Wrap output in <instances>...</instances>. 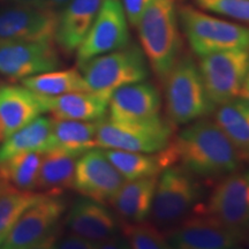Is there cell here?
I'll return each mask as SVG.
<instances>
[{
	"instance_id": "21",
	"label": "cell",
	"mask_w": 249,
	"mask_h": 249,
	"mask_svg": "<svg viewBox=\"0 0 249 249\" xmlns=\"http://www.w3.org/2000/svg\"><path fill=\"white\" fill-rule=\"evenodd\" d=\"M158 176L126 180L110 201L117 216L124 223L144 222L150 217Z\"/></svg>"
},
{
	"instance_id": "17",
	"label": "cell",
	"mask_w": 249,
	"mask_h": 249,
	"mask_svg": "<svg viewBox=\"0 0 249 249\" xmlns=\"http://www.w3.org/2000/svg\"><path fill=\"white\" fill-rule=\"evenodd\" d=\"M161 99L152 83L124 86L112 92L108 102V119L119 124L144 123L160 117Z\"/></svg>"
},
{
	"instance_id": "14",
	"label": "cell",
	"mask_w": 249,
	"mask_h": 249,
	"mask_svg": "<svg viewBox=\"0 0 249 249\" xmlns=\"http://www.w3.org/2000/svg\"><path fill=\"white\" fill-rule=\"evenodd\" d=\"M124 181L104 150L93 148L77 158L73 188L85 197L110 203Z\"/></svg>"
},
{
	"instance_id": "19",
	"label": "cell",
	"mask_w": 249,
	"mask_h": 249,
	"mask_svg": "<svg viewBox=\"0 0 249 249\" xmlns=\"http://www.w3.org/2000/svg\"><path fill=\"white\" fill-rule=\"evenodd\" d=\"M103 0H70L58 14L54 40L65 53L76 51L88 34Z\"/></svg>"
},
{
	"instance_id": "3",
	"label": "cell",
	"mask_w": 249,
	"mask_h": 249,
	"mask_svg": "<svg viewBox=\"0 0 249 249\" xmlns=\"http://www.w3.org/2000/svg\"><path fill=\"white\" fill-rule=\"evenodd\" d=\"M202 197L203 186L195 174L180 165L166 167L156 183L151 223L166 231L194 213Z\"/></svg>"
},
{
	"instance_id": "25",
	"label": "cell",
	"mask_w": 249,
	"mask_h": 249,
	"mask_svg": "<svg viewBox=\"0 0 249 249\" xmlns=\"http://www.w3.org/2000/svg\"><path fill=\"white\" fill-rule=\"evenodd\" d=\"M97 121L53 119L52 124V149L68 154L82 156L97 148L96 134Z\"/></svg>"
},
{
	"instance_id": "26",
	"label": "cell",
	"mask_w": 249,
	"mask_h": 249,
	"mask_svg": "<svg viewBox=\"0 0 249 249\" xmlns=\"http://www.w3.org/2000/svg\"><path fill=\"white\" fill-rule=\"evenodd\" d=\"M79 156L60 150L43 154L37 189L45 193H62L73 188L76 160Z\"/></svg>"
},
{
	"instance_id": "37",
	"label": "cell",
	"mask_w": 249,
	"mask_h": 249,
	"mask_svg": "<svg viewBox=\"0 0 249 249\" xmlns=\"http://www.w3.org/2000/svg\"><path fill=\"white\" fill-rule=\"evenodd\" d=\"M242 247L249 248V227L246 230L245 233V238H244V242H242Z\"/></svg>"
},
{
	"instance_id": "16",
	"label": "cell",
	"mask_w": 249,
	"mask_h": 249,
	"mask_svg": "<svg viewBox=\"0 0 249 249\" xmlns=\"http://www.w3.org/2000/svg\"><path fill=\"white\" fill-rule=\"evenodd\" d=\"M65 224L68 231L95 242L97 248L121 234V223L113 211L102 202L82 197L74 202Z\"/></svg>"
},
{
	"instance_id": "6",
	"label": "cell",
	"mask_w": 249,
	"mask_h": 249,
	"mask_svg": "<svg viewBox=\"0 0 249 249\" xmlns=\"http://www.w3.org/2000/svg\"><path fill=\"white\" fill-rule=\"evenodd\" d=\"M67 210L62 193H48L18 218L1 248H52L60 233V224Z\"/></svg>"
},
{
	"instance_id": "8",
	"label": "cell",
	"mask_w": 249,
	"mask_h": 249,
	"mask_svg": "<svg viewBox=\"0 0 249 249\" xmlns=\"http://www.w3.org/2000/svg\"><path fill=\"white\" fill-rule=\"evenodd\" d=\"M97 147L156 154L172 141V127L161 117L144 123L119 124L110 119L97 123Z\"/></svg>"
},
{
	"instance_id": "12",
	"label": "cell",
	"mask_w": 249,
	"mask_h": 249,
	"mask_svg": "<svg viewBox=\"0 0 249 249\" xmlns=\"http://www.w3.org/2000/svg\"><path fill=\"white\" fill-rule=\"evenodd\" d=\"M53 42L4 40L0 44V74L22 80L58 70L61 60Z\"/></svg>"
},
{
	"instance_id": "22",
	"label": "cell",
	"mask_w": 249,
	"mask_h": 249,
	"mask_svg": "<svg viewBox=\"0 0 249 249\" xmlns=\"http://www.w3.org/2000/svg\"><path fill=\"white\" fill-rule=\"evenodd\" d=\"M103 150L124 180L160 176L161 171L176 164V158L173 151L171 150L170 144L164 150L156 154L116 150V149H103Z\"/></svg>"
},
{
	"instance_id": "29",
	"label": "cell",
	"mask_w": 249,
	"mask_h": 249,
	"mask_svg": "<svg viewBox=\"0 0 249 249\" xmlns=\"http://www.w3.org/2000/svg\"><path fill=\"white\" fill-rule=\"evenodd\" d=\"M46 194L45 192L22 191L11 187L0 195V248L18 218Z\"/></svg>"
},
{
	"instance_id": "23",
	"label": "cell",
	"mask_w": 249,
	"mask_h": 249,
	"mask_svg": "<svg viewBox=\"0 0 249 249\" xmlns=\"http://www.w3.org/2000/svg\"><path fill=\"white\" fill-rule=\"evenodd\" d=\"M53 118L38 117L22 128L2 140L0 144V163L23 152H42L52 149Z\"/></svg>"
},
{
	"instance_id": "31",
	"label": "cell",
	"mask_w": 249,
	"mask_h": 249,
	"mask_svg": "<svg viewBox=\"0 0 249 249\" xmlns=\"http://www.w3.org/2000/svg\"><path fill=\"white\" fill-rule=\"evenodd\" d=\"M203 11L249 24V0H194Z\"/></svg>"
},
{
	"instance_id": "18",
	"label": "cell",
	"mask_w": 249,
	"mask_h": 249,
	"mask_svg": "<svg viewBox=\"0 0 249 249\" xmlns=\"http://www.w3.org/2000/svg\"><path fill=\"white\" fill-rule=\"evenodd\" d=\"M46 113L42 98L27 87L0 85V140Z\"/></svg>"
},
{
	"instance_id": "30",
	"label": "cell",
	"mask_w": 249,
	"mask_h": 249,
	"mask_svg": "<svg viewBox=\"0 0 249 249\" xmlns=\"http://www.w3.org/2000/svg\"><path fill=\"white\" fill-rule=\"evenodd\" d=\"M121 234L126 239L129 248L134 249H167L165 233L160 231L154 223L147 220L139 223H124L120 226Z\"/></svg>"
},
{
	"instance_id": "33",
	"label": "cell",
	"mask_w": 249,
	"mask_h": 249,
	"mask_svg": "<svg viewBox=\"0 0 249 249\" xmlns=\"http://www.w3.org/2000/svg\"><path fill=\"white\" fill-rule=\"evenodd\" d=\"M123 4L124 14H126L128 23L133 27L138 26L140 18H142L145 9L149 7L154 0H120Z\"/></svg>"
},
{
	"instance_id": "13",
	"label": "cell",
	"mask_w": 249,
	"mask_h": 249,
	"mask_svg": "<svg viewBox=\"0 0 249 249\" xmlns=\"http://www.w3.org/2000/svg\"><path fill=\"white\" fill-rule=\"evenodd\" d=\"M210 216L233 229L249 227V169L222 178L211 192L205 208Z\"/></svg>"
},
{
	"instance_id": "34",
	"label": "cell",
	"mask_w": 249,
	"mask_h": 249,
	"mask_svg": "<svg viewBox=\"0 0 249 249\" xmlns=\"http://www.w3.org/2000/svg\"><path fill=\"white\" fill-rule=\"evenodd\" d=\"M0 1L9 2L12 5H26V6H34V7L39 8H48L45 6L44 0H0Z\"/></svg>"
},
{
	"instance_id": "2",
	"label": "cell",
	"mask_w": 249,
	"mask_h": 249,
	"mask_svg": "<svg viewBox=\"0 0 249 249\" xmlns=\"http://www.w3.org/2000/svg\"><path fill=\"white\" fill-rule=\"evenodd\" d=\"M136 28L148 64L157 79L164 82L182 48L176 0H154Z\"/></svg>"
},
{
	"instance_id": "9",
	"label": "cell",
	"mask_w": 249,
	"mask_h": 249,
	"mask_svg": "<svg viewBox=\"0 0 249 249\" xmlns=\"http://www.w3.org/2000/svg\"><path fill=\"white\" fill-rule=\"evenodd\" d=\"M197 65L205 91L214 107L240 97L249 71V50H227L202 55Z\"/></svg>"
},
{
	"instance_id": "32",
	"label": "cell",
	"mask_w": 249,
	"mask_h": 249,
	"mask_svg": "<svg viewBox=\"0 0 249 249\" xmlns=\"http://www.w3.org/2000/svg\"><path fill=\"white\" fill-rule=\"evenodd\" d=\"M52 248L58 249H97L95 242L70 232L66 235H59Z\"/></svg>"
},
{
	"instance_id": "11",
	"label": "cell",
	"mask_w": 249,
	"mask_h": 249,
	"mask_svg": "<svg viewBox=\"0 0 249 249\" xmlns=\"http://www.w3.org/2000/svg\"><path fill=\"white\" fill-rule=\"evenodd\" d=\"M129 44L128 20L120 0H103L91 28L76 50L81 65Z\"/></svg>"
},
{
	"instance_id": "1",
	"label": "cell",
	"mask_w": 249,
	"mask_h": 249,
	"mask_svg": "<svg viewBox=\"0 0 249 249\" xmlns=\"http://www.w3.org/2000/svg\"><path fill=\"white\" fill-rule=\"evenodd\" d=\"M176 163L197 178L222 179L241 166L234 145L214 120L201 118L187 124L170 143Z\"/></svg>"
},
{
	"instance_id": "35",
	"label": "cell",
	"mask_w": 249,
	"mask_h": 249,
	"mask_svg": "<svg viewBox=\"0 0 249 249\" xmlns=\"http://www.w3.org/2000/svg\"><path fill=\"white\" fill-rule=\"evenodd\" d=\"M240 97L244 98L246 102L249 103V71L247 74V77H246L244 87L241 89V93H240Z\"/></svg>"
},
{
	"instance_id": "15",
	"label": "cell",
	"mask_w": 249,
	"mask_h": 249,
	"mask_svg": "<svg viewBox=\"0 0 249 249\" xmlns=\"http://www.w3.org/2000/svg\"><path fill=\"white\" fill-rule=\"evenodd\" d=\"M58 13L49 8L12 5L0 9V39L54 40Z\"/></svg>"
},
{
	"instance_id": "10",
	"label": "cell",
	"mask_w": 249,
	"mask_h": 249,
	"mask_svg": "<svg viewBox=\"0 0 249 249\" xmlns=\"http://www.w3.org/2000/svg\"><path fill=\"white\" fill-rule=\"evenodd\" d=\"M164 233L170 248L232 249L242 247L246 230L227 226L202 210L192 213Z\"/></svg>"
},
{
	"instance_id": "20",
	"label": "cell",
	"mask_w": 249,
	"mask_h": 249,
	"mask_svg": "<svg viewBox=\"0 0 249 249\" xmlns=\"http://www.w3.org/2000/svg\"><path fill=\"white\" fill-rule=\"evenodd\" d=\"M111 95L112 92L88 90L40 98L46 113H51L53 119L97 121L107 114Z\"/></svg>"
},
{
	"instance_id": "4",
	"label": "cell",
	"mask_w": 249,
	"mask_h": 249,
	"mask_svg": "<svg viewBox=\"0 0 249 249\" xmlns=\"http://www.w3.org/2000/svg\"><path fill=\"white\" fill-rule=\"evenodd\" d=\"M163 83L166 112L173 124H188L216 107L205 91L197 62L191 55H180Z\"/></svg>"
},
{
	"instance_id": "28",
	"label": "cell",
	"mask_w": 249,
	"mask_h": 249,
	"mask_svg": "<svg viewBox=\"0 0 249 249\" xmlns=\"http://www.w3.org/2000/svg\"><path fill=\"white\" fill-rule=\"evenodd\" d=\"M42 158V152H23L15 155L0 163V174L15 188L35 191Z\"/></svg>"
},
{
	"instance_id": "5",
	"label": "cell",
	"mask_w": 249,
	"mask_h": 249,
	"mask_svg": "<svg viewBox=\"0 0 249 249\" xmlns=\"http://www.w3.org/2000/svg\"><path fill=\"white\" fill-rule=\"evenodd\" d=\"M179 26L198 57L227 50H249V28L198 11L192 6L178 9Z\"/></svg>"
},
{
	"instance_id": "24",
	"label": "cell",
	"mask_w": 249,
	"mask_h": 249,
	"mask_svg": "<svg viewBox=\"0 0 249 249\" xmlns=\"http://www.w3.org/2000/svg\"><path fill=\"white\" fill-rule=\"evenodd\" d=\"M214 121L234 145L241 160L249 163V103L238 97L219 105Z\"/></svg>"
},
{
	"instance_id": "38",
	"label": "cell",
	"mask_w": 249,
	"mask_h": 249,
	"mask_svg": "<svg viewBox=\"0 0 249 249\" xmlns=\"http://www.w3.org/2000/svg\"><path fill=\"white\" fill-rule=\"evenodd\" d=\"M2 42H4V40H1V39H0V44H1V43H2Z\"/></svg>"
},
{
	"instance_id": "36",
	"label": "cell",
	"mask_w": 249,
	"mask_h": 249,
	"mask_svg": "<svg viewBox=\"0 0 249 249\" xmlns=\"http://www.w3.org/2000/svg\"><path fill=\"white\" fill-rule=\"evenodd\" d=\"M11 187H13V186H12L11 183H9L7 180H6L4 177L0 174V195H1L4 192L7 191V189L11 188Z\"/></svg>"
},
{
	"instance_id": "27",
	"label": "cell",
	"mask_w": 249,
	"mask_h": 249,
	"mask_svg": "<svg viewBox=\"0 0 249 249\" xmlns=\"http://www.w3.org/2000/svg\"><path fill=\"white\" fill-rule=\"evenodd\" d=\"M22 85L39 96L55 97L65 93L88 91L82 73L75 68L54 70L21 80Z\"/></svg>"
},
{
	"instance_id": "7",
	"label": "cell",
	"mask_w": 249,
	"mask_h": 249,
	"mask_svg": "<svg viewBox=\"0 0 249 249\" xmlns=\"http://www.w3.org/2000/svg\"><path fill=\"white\" fill-rule=\"evenodd\" d=\"M79 67L91 91L113 92L124 86L145 81L149 76L144 52L134 43L90 59Z\"/></svg>"
}]
</instances>
